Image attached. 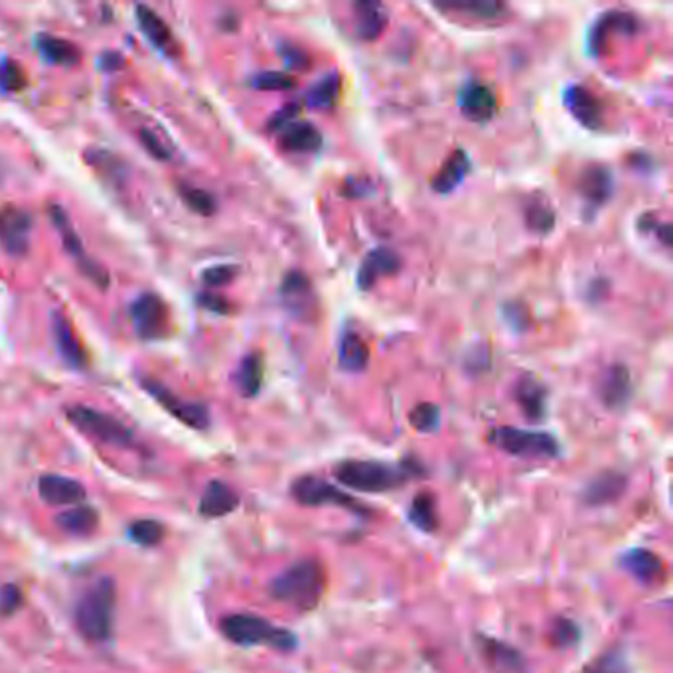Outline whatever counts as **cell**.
<instances>
[{
	"instance_id": "6da1fadb",
	"label": "cell",
	"mask_w": 673,
	"mask_h": 673,
	"mask_svg": "<svg viewBox=\"0 0 673 673\" xmlns=\"http://www.w3.org/2000/svg\"><path fill=\"white\" fill-rule=\"evenodd\" d=\"M419 464H385L378 460H344L334 468V476L342 486L365 492L380 494L401 486L413 474H419Z\"/></svg>"
},
{
	"instance_id": "7a4b0ae2",
	"label": "cell",
	"mask_w": 673,
	"mask_h": 673,
	"mask_svg": "<svg viewBox=\"0 0 673 673\" xmlns=\"http://www.w3.org/2000/svg\"><path fill=\"white\" fill-rule=\"evenodd\" d=\"M326 585L324 571L316 561H299L276 575L269 585V595L301 610H310L322 599Z\"/></svg>"
},
{
	"instance_id": "3957f363",
	"label": "cell",
	"mask_w": 673,
	"mask_h": 673,
	"mask_svg": "<svg viewBox=\"0 0 673 673\" xmlns=\"http://www.w3.org/2000/svg\"><path fill=\"white\" fill-rule=\"evenodd\" d=\"M115 599V582L109 577L97 579L79 599L75 607V625L89 642H107L111 638Z\"/></svg>"
},
{
	"instance_id": "277c9868",
	"label": "cell",
	"mask_w": 673,
	"mask_h": 673,
	"mask_svg": "<svg viewBox=\"0 0 673 673\" xmlns=\"http://www.w3.org/2000/svg\"><path fill=\"white\" fill-rule=\"evenodd\" d=\"M223 636L237 646H269L279 651H291L296 636L291 630L276 628L269 620L255 615H230L222 620Z\"/></svg>"
},
{
	"instance_id": "5b68a950",
	"label": "cell",
	"mask_w": 673,
	"mask_h": 673,
	"mask_svg": "<svg viewBox=\"0 0 673 673\" xmlns=\"http://www.w3.org/2000/svg\"><path fill=\"white\" fill-rule=\"evenodd\" d=\"M490 441L503 452L520 459H555L559 457V442L549 433L528 431L516 427L494 429Z\"/></svg>"
},
{
	"instance_id": "8992f818",
	"label": "cell",
	"mask_w": 673,
	"mask_h": 673,
	"mask_svg": "<svg viewBox=\"0 0 673 673\" xmlns=\"http://www.w3.org/2000/svg\"><path fill=\"white\" fill-rule=\"evenodd\" d=\"M67 419L72 421L79 431L105 444L128 447V444L133 442V431L125 427L121 421H117L107 413L85 407V405H74V407H69Z\"/></svg>"
},
{
	"instance_id": "52a82bcc",
	"label": "cell",
	"mask_w": 673,
	"mask_h": 673,
	"mask_svg": "<svg viewBox=\"0 0 673 673\" xmlns=\"http://www.w3.org/2000/svg\"><path fill=\"white\" fill-rule=\"evenodd\" d=\"M291 494L296 502L302 503V506H338L358 513L365 511L360 503L354 502L350 494L342 492L338 486H334L332 482H326L319 476H302L299 480H294Z\"/></svg>"
},
{
	"instance_id": "ba28073f",
	"label": "cell",
	"mask_w": 673,
	"mask_h": 673,
	"mask_svg": "<svg viewBox=\"0 0 673 673\" xmlns=\"http://www.w3.org/2000/svg\"><path fill=\"white\" fill-rule=\"evenodd\" d=\"M32 241V217L13 204L0 205V245L8 255H26Z\"/></svg>"
},
{
	"instance_id": "9c48e42d",
	"label": "cell",
	"mask_w": 673,
	"mask_h": 673,
	"mask_svg": "<svg viewBox=\"0 0 673 673\" xmlns=\"http://www.w3.org/2000/svg\"><path fill=\"white\" fill-rule=\"evenodd\" d=\"M143 388L151 393L166 411H170L178 421H182L184 424H188V427L202 431V429H207V424H210V413H207L204 405L180 399L176 393L168 389L166 385L151 378L143 380Z\"/></svg>"
},
{
	"instance_id": "30bf717a",
	"label": "cell",
	"mask_w": 673,
	"mask_h": 673,
	"mask_svg": "<svg viewBox=\"0 0 673 673\" xmlns=\"http://www.w3.org/2000/svg\"><path fill=\"white\" fill-rule=\"evenodd\" d=\"M131 322L136 334L144 340H156L168 330V309L161 296L153 293L141 294L131 304Z\"/></svg>"
},
{
	"instance_id": "8fae6325",
	"label": "cell",
	"mask_w": 673,
	"mask_h": 673,
	"mask_svg": "<svg viewBox=\"0 0 673 673\" xmlns=\"http://www.w3.org/2000/svg\"><path fill=\"white\" fill-rule=\"evenodd\" d=\"M640 30V22L634 14L625 13V10H608V13L600 14L595 24L590 26L589 36H587V48L590 56L599 57L608 44L610 36H632Z\"/></svg>"
},
{
	"instance_id": "7c38bea8",
	"label": "cell",
	"mask_w": 673,
	"mask_h": 673,
	"mask_svg": "<svg viewBox=\"0 0 673 673\" xmlns=\"http://www.w3.org/2000/svg\"><path fill=\"white\" fill-rule=\"evenodd\" d=\"M49 215H52V220H54V223L57 227L59 235H62V241H64V247L67 249V253L72 255V257H75L79 267H82V269L85 271V275L95 284L107 286V283H109L107 271L103 269V267H99L95 261L89 259L85 249H83V243H82V240H79L77 232L74 230L72 222H69L67 214L59 205H52V207H49Z\"/></svg>"
},
{
	"instance_id": "4fadbf2b",
	"label": "cell",
	"mask_w": 673,
	"mask_h": 673,
	"mask_svg": "<svg viewBox=\"0 0 673 673\" xmlns=\"http://www.w3.org/2000/svg\"><path fill=\"white\" fill-rule=\"evenodd\" d=\"M281 301L284 309L296 319L310 320L316 314V294L309 276L301 271H291L281 284Z\"/></svg>"
},
{
	"instance_id": "5bb4252c",
	"label": "cell",
	"mask_w": 673,
	"mask_h": 673,
	"mask_svg": "<svg viewBox=\"0 0 673 673\" xmlns=\"http://www.w3.org/2000/svg\"><path fill=\"white\" fill-rule=\"evenodd\" d=\"M459 107L462 115L474 123H488L498 111V101L488 85L467 82L459 92Z\"/></svg>"
},
{
	"instance_id": "9a60e30c",
	"label": "cell",
	"mask_w": 673,
	"mask_h": 673,
	"mask_svg": "<svg viewBox=\"0 0 673 673\" xmlns=\"http://www.w3.org/2000/svg\"><path fill=\"white\" fill-rule=\"evenodd\" d=\"M615 188V178L607 166L602 164H589L579 178V194L589 207H602L612 196Z\"/></svg>"
},
{
	"instance_id": "2e32d148",
	"label": "cell",
	"mask_w": 673,
	"mask_h": 673,
	"mask_svg": "<svg viewBox=\"0 0 673 673\" xmlns=\"http://www.w3.org/2000/svg\"><path fill=\"white\" fill-rule=\"evenodd\" d=\"M563 105L582 127L599 128L602 125V109L599 105V99L582 85H569L563 92Z\"/></svg>"
},
{
	"instance_id": "e0dca14e",
	"label": "cell",
	"mask_w": 673,
	"mask_h": 673,
	"mask_svg": "<svg viewBox=\"0 0 673 673\" xmlns=\"http://www.w3.org/2000/svg\"><path fill=\"white\" fill-rule=\"evenodd\" d=\"M38 492L49 506H72L85 498V488L74 478L59 476V474H46L38 482Z\"/></svg>"
},
{
	"instance_id": "ac0fdd59",
	"label": "cell",
	"mask_w": 673,
	"mask_h": 673,
	"mask_svg": "<svg viewBox=\"0 0 673 673\" xmlns=\"http://www.w3.org/2000/svg\"><path fill=\"white\" fill-rule=\"evenodd\" d=\"M401 269V259L399 255L385 249V247H380V249H373L365 257L360 273H358V286L362 291H370L371 286L378 283L381 276H389L395 275Z\"/></svg>"
},
{
	"instance_id": "d6986e66",
	"label": "cell",
	"mask_w": 673,
	"mask_h": 673,
	"mask_svg": "<svg viewBox=\"0 0 673 673\" xmlns=\"http://www.w3.org/2000/svg\"><path fill=\"white\" fill-rule=\"evenodd\" d=\"M599 393L602 403L608 409H625L630 395H632V381H630V371L625 365H610V368L602 373Z\"/></svg>"
},
{
	"instance_id": "ffe728a7",
	"label": "cell",
	"mask_w": 673,
	"mask_h": 673,
	"mask_svg": "<svg viewBox=\"0 0 673 673\" xmlns=\"http://www.w3.org/2000/svg\"><path fill=\"white\" fill-rule=\"evenodd\" d=\"M52 330H54V340L57 345V352L62 355V360L74 370H82L85 368V354L82 348V342H79L77 334L74 330V326L69 324V320L62 312H57L54 316L52 322Z\"/></svg>"
},
{
	"instance_id": "44dd1931",
	"label": "cell",
	"mask_w": 673,
	"mask_h": 673,
	"mask_svg": "<svg viewBox=\"0 0 673 673\" xmlns=\"http://www.w3.org/2000/svg\"><path fill=\"white\" fill-rule=\"evenodd\" d=\"M279 133V143L289 153H314L322 146V133L312 123L293 121Z\"/></svg>"
},
{
	"instance_id": "7402d4cb",
	"label": "cell",
	"mask_w": 673,
	"mask_h": 673,
	"mask_svg": "<svg viewBox=\"0 0 673 673\" xmlns=\"http://www.w3.org/2000/svg\"><path fill=\"white\" fill-rule=\"evenodd\" d=\"M355 18V34L365 42H373L381 36L388 26V10L380 3H355L354 4Z\"/></svg>"
},
{
	"instance_id": "603a6c76",
	"label": "cell",
	"mask_w": 673,
	"mask_h": 673,
	"mask_svg": "<svg viewBox=\"0 0 673 673\" xmlns=\"http://www.w3.org/2000/svg\"><path fill=\"white\" fill-rule=\"evenodd\" d=\"M240 506V496L227 484L214 480L207 484L200 500V513L205 518H223Z\"/></svg>"
},
{
	"instance_id": "cb8c5ba5",
	"label": "cell",
	"mask_w": 673,
	"mask_h": 673,
	"mask_svg": "<svg viewBox=\"0 0 673 673\" xmlns=\"http://www.w3.org/2000/svg\"><path fill=\"white\" fill-rule=\"evenodd\" d=\"M622 567H625L632 577L648 585V582H654L660 579L661 571H664V563H661L656 553L636 547L622 555Z\"/></svg>"
},
{
	"instance_id": "d4e9b609",
	"label": "cell",
	"mask_w": 673,
	"mask_h": 673,
	"mask_svg": "<svg viewBox=\"0 0 673 673\" xmlns=\"http://www.w3.org/2000/svg\"><path fill=\"white\" fill-rule=\"evenodd\" d=\"M338 362H340V368L350 373H360L368 368L370 348L358 332L345 330L342 334L340 348H338Z\"/></svg>"
},
{
	"instance_id": "484cf974",
	"label": "cell",
	"mask_w": 673,
	"mask_h": 673,
	"mask_svg": "<svg viewBox=\"0 0 673 673\" xmlns=\"http://www.w3.org/2000/svg\"><path fill=\"white\" fill-rule=\"evenodd\" d=\"M470 170V158L464 151H454L449 161L442 164L437 176L433 178L431 188L437 194H450L454 188L460 186Z\"/></svg>"
},
{
	"instance_id": "4316f807",
	"label": "cell",
	"mask_w": 673,
	"mask_h": 673,
	"mask_svg": "<svg viewBox=\"0 0 673 673\" xmlns=\"http://www.w3.org/2000/svg\"><path fill=\"white\" fill-rule=\"evenodd\" d=\"M434 6L444 13H457L478 20H500L506 14V4L496 0H442V3H434Z\"/></svg>"
},
{
	"instance_id": "83f0119b",
	"label": "cell",
	"mask_w": 673,
	"mask_h": 673,
	"mask_svg": "<svg viewBox=\"0 0 673 673\" xmlns=\"http://www.w3.org/2000/svg\"><path fill=\"white\" fill-rule=\"evenodd\" d=\"M626 490V478L618 472H605L592 480L585 490V502L590 506H605L618 500Z\"/></svg>"
},
{
	"instance_id": "f1b7e54d",
	"label": "cell",
	"mask_w": 673,
	"mask_h": 673,
	"mask_svg": "<svg viewBox=\"0 0 673 673\" xmlns=\"http://www.w3.org/2000/svg\"><path fill=\"white\" fill-rule=\"evenodd\" d=\"M36 49L46 62L54 66H75L82 59V52L75 44L49 34H39L36 38Z\"/></svg>"
},
{
	"instance_id": "f546056e",
	"label": "cell",
	"mask_w": 673,
	"mask_h": 673,
	"mask_svg": "<svg viewBox=\"0 0 673 673\" xmlns=\"http://www.w3.org/2000/svg\"><path fill=\"white\" fill-rule=\"evenodd\" d=\"M342 89V79L338 74H328L320 77L309 92L304 95L306 107H310L312 111H328L338 101Z\"/></svg>"
},
{
	"instance_id": "4dcf8cb0",
	"label": "cell",
	"mask_w": 673,
	"mask_h": 673,
	"mask_svg": "<svg viewBox=\"0 0 673 673\" xmlns=\"http://www.w3.org/2000/svg\"><path fill=\"white\" fill-rule=\"evenodd\" d=\"M56 523L59 526V529H64L66 533H69V536L85 538V536H92V533L97 529L99 516L93 508L77 506V508L59 513V516L56 518Z\"/></svg>"
},
{
	"instance_id": "1f68e13d",
	"label": "cell",
	"mask_w": 673,
	"mask_h": 673,
	"mask_svg": "<svg viewBox=\"0 0 673 673\" xmlns=\"http://www.w3.org/2000/svg\"><path fill=\"white\" fill-rule=\"evenodd\" d=\"M546 388L533 378H523L516 388V399L520 407L526 413V417L531 421H539L546 413Z\"/></svg>"
},
{
	"instance_id": "d6a6232c",
	"label": "cell",
	"mask_w": 673,
	"mask_h": 673,
	"mask_svg": "<svg viewBox=\"0 0 673 673\" xmlns=\"http://www.w3.org/2000/svg\"><path fill=\"white\" fill-rule=\"evenodd\" d=\"M136 22L141 26L143 34L148 38V42L154 44L158 49H166L172 44L170 28H168V24L151 6H136Z\"/></svg>"
},
{
	"instance_id": "836d02e7",
	"label": "cell",
	"mask_w": 673,
	"mask_h": 673,
	"mask_svg": "<svg viewBox=\"0 0 673 673\" xmlns=\"http://www.w3.org/2000/svg\"><path fill=\"white\" fill-rule=\"evenodd\" d=\"M523 215H526L529 230L538 235H547L555 227V212H553L551 204L541 194L529 197L526 205H523Z\"/></svg>"
},
{
	"instance_id": "e575fe53",
	"label": "cell",
	"mask_w": 673,
	"mask_h": 673,
	"mask_svg": "<svg viewBox=\"0 0 673 673\" xmlns=\"http://www.w3.org/2000/svg\"><path fill=\"white\" fill-rule=\"evenodd\" d=\"M263 385V360L259 354L245 355L237 370V388L243 398H255Z\"/></svg>"
},
{
	"instance_id": "d590c367",
	"label": "cell",
	"mask_w": 673,
	"mask_h": 673,
	"mask_svg": "<svg viewBox=\"0 0 673 673\" xmlns=\"http://www.w3.org/2000/svg\"><path fill=\"white\" fill-rule=\"evenodd\" d=\"M407 518H409L413 526L421 529V531L431 533V531L437 529V526H439L437 503H434V498L431 496L429 492H421V494H417V496H415V500L411 502V506H409Z\"/></svg>"
},
{
	"instance_id": "8d00e7d4",
	"label": "cell",
	"mask_w": 673,
	"mask_h": 673,
	"mask_svg": "<svg viewBox=\"0 0 673 673\" xmlns=\"http://www.w3.org/2000/svg\"><path fill=\"white\" fill-rule=\"evenodd\" d=\"M482 651L486 654V658L492 661L494 666L503 671H518L521 666V658L516 650H511L510 646L502 644V642H494V640H484L482 642Z\"/></svg>"
},
{
	"instance_id": "74e56055",
	"label": "cell",
	"mask_w": 673,
	"mask_h": 673,
	"mask_svg": "<svg viewBox=\"0 0 673 673\" xmlns=\"http://www.w3.org/2000/svg\"><path fill=\"white\" fill-rule=\"evenodd\" d=\"M128 536H131V539L138 543V546L154 547L162 541L164 528L154 520H138L131 523V528H128Z\"/></svg>"
},
{
	"instance_id": "f35d334b",
	"label": "cell",
	"mask_w": 673,
	"mask_h": 673,
	"mask_svg": "<svg viewBox=\"0 0 673 673\" xmlns=\"http://www.w3.org/2000/svg\"><path fill=\"white\" fill-rule=\"evenodd\" d=\"M180 196H182V200L186 202V205L190 207V210H194L196 214H200V215H212L217 210L215 197L210 192L202 190V188L182 184L180 186Z\"/></svg>"
},
{
	"instance_id": "ab89813d",
	"label": "cell",
	"mask_w": 673,
	"mask_h": 673,
	"mask_svg": "<svg viewBox=\"0 0 673 673\" xmlns=\"http://www.w3.org/2000/svg\"><path fill=\"white\" fill-rule=\"evenodd\" d=\"M409 421L419 433H434L439 429L441 423V411L437 405L433 403H421L415 407L409 415Z\"/></svg>"
},
{
	"instance_id": "60d3db41",
	"label": "cell",
	"mask_w": 673,
	"mask_h": 673,
	"mask_svg": "<svg viewBox=\"0 0 673 673\" xmlns=\"http://www.w3.org/2000/svg\"><path fill=\"white\" fill-rule=\"evenodd\" d=\"M251 85L259 92H291L296 82L283 72H261L251 77Z\"/></svg>"
},
{
	"instance_id": "b9f144b4",
	"label": "cell",
	"mask_w": 673,
	"mask_h": 673,
	"mask_svg": "<svg viewBox=\"0 0 673 673\" xmlns=\"http://www.w3.org/2000/svg\"><path fill=\"white\" fill-rule=\"evenodd\" d=\"M26 85V74L20 64L13 59H3L0 62V92L14 93Z\"/></svg>"
},
{
	"instance_id": "7bdbcfd3",
	"label": "cell",
	"mask_w": 673,
	"mask_h": 673,
	"mask_svg": "<svg viewBox=\"0 0 673 673\" xmlns=\"http://www.w3.org/2000/svg\"><path fill=\"white\" fill-rule=\"evenodd\" d=\"M87 161L89 164L95 166V170L109 176L113 182H118L125 178V166L121 164V161H117V158L109 153H103V151L87 153Z\"/></svg>"
},
{
	"instance_id": "ee69618b",
	"label": "cell",
	"mask_w": 673,
	"mask_h": 673,
	"mask_svg": "<svg viewBox=\"0 0 673 673\" xmlns=\"http://www.w3.org/2000/svg\"><path fill=\"white\" fill-rule=\"evenodd\" d=\"M502 319L513 332H526L531 324L529 310L523 302H506L502 306Z\"/></svg>"
},
{
	"instance_id": "f6af8a7d",
	"label": "cell",
	"mask_w": 673,
	"mask_h": 673,
	"mask_svg": "<svg viewBox=\"0 0 673 673\" xmlns=\"http://www.w3.org/2000/svg\"><path fill=\"white\" fill-rule=\"evenodd\" d=\"M585 673H628L626 658L620 651H608V654L600 656L595 664L589 666Z\"/></svg>"
},
{
	"instance_id": "bcb514c9",
	"label": "cell",
	"mask_w": 673,
	"mask_h": 673,
	"mask_svg": "<svg viewBox=\"0 0 673 673\" xmlns=\"http://www.w3.org/2000/svg\"><path fill=\"white\" fill-rule=\"evenodd\" d=\"M279 54L283 57L284 66L289 69H299V72H304V69H309L312 66L310 56L306 54L302 48L294 46V44H281Z\"/></svg>"
},
{
	"instance_id": "7dc6e473",
	"label": "cell",
	"mask_w": 673,
	"mask_h": 673,
	"mask_svg": "<svg viewBox=\"0 0 673 673\" xmlns=\"http://www.w3.org/2000/svg\"><path fill=\"white\" fill-rule=\"evenodd\" d=\"M235 276H237V267L235 265H215V267H210V269H205L202 273V281L207 286H214V289H217V286L230 284L235 279Z\"/></svg>"
},
{
	"instance_id": "c3c4849f",
	"label": "cell",
	"mask_w": 673,
	"mask_h": 673,
	"mask_svg": "<svg viewBox=\"0 0 673 673\" xmlns=\"http://www.w3.org/2000/svg\"><path fill=\"white\" fill-rule=\"evenodd\" d=\"M141 141H143V146L148 151V154H153L156 161H170V156H172L170 148H168L161 141V136H158L154 131H151V128H143Z\"/></svg>"
},
{
	"instance_id": "681fc988",
	"label": "cell",
	"mask_w": 673,
	"mask_h": 673,
	"mask_svg": "<svg viewBox=\"0 0 673 673\" xmlns=\"http://www.w3.org/2000/svg\"><path fill=\"white\" fill-rule=\"evenodd\" d=\"M22 605V590L16 585H4L0 589V615H14Z\"/></svg>"
},
{
	"instance_id": "f907efd6",
	"label": "cell",
	"mask_w": 673,
	"mask_h": 673,
	"mask_svg": "<svg viewBox=\"0 0 673 673\" xmlns=\"http://www.w3.org/2000/svg\"><path fill=\"white\" fill-rule=\"evenodd\" d=\"M296 113H299V105H296V103L284 105V107L281 109V111H276V113L271 117V121H269V131H283V128H284L286 125L294 121Z\"/></svg>"
},
{
	"instance_id": "816d5d0a",
	"label": "cell",
	"mask_w": 673,
	"mask_h": 673,
	"mask_svg": "<svg viewBox=\"0 0 673 673\" xmlns=\"http://www.w3.org/2000/svg\"><path fill=\"white\" fill-rule=\"evenodd\" d=\"M577 636H579L577 628H575V626H572V622H567V620L559 622V625L555 626V630H553V640H555V642H559V644H561V646L572 644V642H575V640H577Z\"/></svg>"
},
{
	"instance_id": "f5cc1de1",
	"label": "cell",
	"mask_w": 673,
	"mask_h": 673,
	"mask_svg": "<svg viewBox=\"0 0 673 673\" xmlns=\"http://www.w3.org/2000/svg\"><path fill=\"white\" fill-rule=\"evenodd\" d=\"M370 192H371V184L365 180V178H348L342 188V194L350 197H362Z\"/></svg>"
},
{
	"instance_id": "db71d44e",
	"label": "cell",
	"mask_w": 673,
	"mask_h": 673,
	"mask_svg": "<svg viewBox=\"0 0 673 673\" xmlns=\"http://www.w3.org/2000/svg\"><path fill=\"white\" fill-rule=\"evenodd\" d=\"M197 299H200L202 306H205V309H210L214 312H220V314L230 312V304H227L225 299H222V296H217V294H200V296H197Z\"/></svg>"
}]
</instances>
